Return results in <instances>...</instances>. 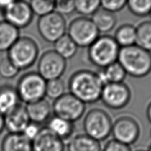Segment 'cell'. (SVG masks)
Listing matches in <instances>:
<instances>
[{
  "label": "cell",
  "instance_id": "cell-12",
  "mask_svg": "<svg viewBox=\"0 0 151 151\" xmlns=\"http://www.w3.org/2000/svg\"><path fill=\"white\" fill-rule=\"evenodd\" d=\"M66 60L55 50L46 51L38 62V73L46 81L58 79L66 69Z\"/></svg>",
  "mask_w": 151,
  "mask_h": 151
},
{
  "label": "cell",
  "instance_id": "cell-13",
  "mask_svg": "<svg viewBox=\"0 0 151 151\" xmlns=\"http://www.w3.org/2000/svg\"><path fill=\"white\" fill-rule=\"evenodd\" d=\"M2 14L5 21L19 30L30 25L34 17L30 4L25 1H12Z\"/></svg>",
  "mask_w": 151,
  "mask_h": 151
},
{
  "label": "cell",
  "instance_id": "cell-37",
  "mask_svg": "<svg viewBox=\"0 0 151 151\" xmlns=\"http://www.w3.org/2000/svg\"><path fill=\"white\" fill-rule=\"evenodd\" d=\"M5 129V121H4V115L0 113V134Z\"/></svg>",
  "mask_w": 151,
  "mask_h": 151
},
{
  "label": "cell",
  "instance_id": "cell-33",
  "mask_svg": "<svg viewBox=\"0 0 151 151\" xmlns=\"http://www.w3.org/2000/svg\"><path fill=\"white\" fill-rule=\"evenodd\" d=\"M55 12L61 15H68L75 12V1L59 0L55 1Z\"/></svg>",
  "mask_w": 151,
  "mask_h": 151
},
{
  "label": "cell",
  "instance_id": "cell-31",
  "mask_svg": "<svg viewBox=\"0 0 151 151\" xmlns=\"http://www.w3.org/2000/svg\"><path fill=\"white\" fill-rule=\"evenodd\" d=\"M20 71L16 68L7 56L0 59V76L5 79H12Z\"/></svg>",
  "mask_w": 151,
  "mask_h": 151
},
{
  "label": "cell",
  "instance_id": "cell-25",
  "mask_svg": "<svg viewBox=\"0 0 151 151\" xmlns=\"http://www.w3.org/2000/svg\"><path fill=\"white\" fill-rule=\"evenodd\" d=\"M136 45L151 52V21H145L136 27Z\"/></svg>",
  "mask_w": 151,
  "mask_h": 151
},
{
  "label": "cell",
  "instance_id": "cell-40",
  "mask_svg": "<svg viewBox=\"0 0 151 151\" xmlns=\"http://www.w3.org/2000/svg\"><path fill=\"white\" fill-rule=\"evenodd\" d=\"M147 151H151V145L150 146V147H149V149H148V150Z\"/></svg>",
  "mask_w": 151,
  "mask_h": 151
},
{
  "label": "cell",
  "instance_id": "cell-26",
  "mask_svg": "<svg viewBox=\"0 0 151 151\" xmlns=\"http://www.w3.org/2000/svg\"><path fill=\"white\" fill-rule=\"evenodd\" d=\"M102 70L106 78L107 84L109 83L123 82L127 76L125 70L117 61L103 68Z\"/></svg>",
  "mask_w": 151,
  "mask_h": 151
},
{
  "label": "cell",
  "instance_id": "cell-34",
  "mask_svg": "<svg viewBox=\"0 0 151 151\" xmlns=\"http://www.w3.org/2000/svg\"><path fill=\"white\" fill-rule=\"evenodd\" d=\"M101 151H132L131 147L111 139L105 145Z\"/></svg>",
  "mask_w": 151,
  "mask_h": 151
},
{
  "label": "cell",
  "instance_id": "cell-19",
  "mask_svg": "<svg viewBox=\"0 0 151 151\" xmlns=\"http://www.w3.org/2000/svg\"><path fill=\"white\" fill-rule=\"evenodd\" d=\"M68 151H101L100 142L85 133L74 135L68 141Z\"/></svg>",
  "mask_w": 151,
  "mask_h": 151
},
{
  "label": "cell",
  "instance_id": "cell-36",
  "mask_svg": "<svg viewBox=\"0 0 151 151\" xmlns=\"http://www.w3.org/2000/svg\"><path fill=\"white\" fill-rule=\"evenodd\" d=\"M12 0L11 1H0V12L4 13L7 7L9 6Z\"/></svg>",
  "mask_w": 151,
  "mask_h": 151
},
{
  "label": "cell",
  "instance_id": "cell-6",
  "mask_svg": "<svg viewBox=\"0 0 151 151\" xmlns=\"http://www.w3.org/2000/svg\"><path fill=\"white\" fill-rule=\"evenodd\" d=\"M47 81L37 72L25 74L18 80L15 89L19 100L26 105L44 99Z\"/></svg>",
  "mask_w": 151,
  "mask_h": 151
},
{
  "label": "cell",
  "instance_id": "cell-3",
  "mask_svg": "<svg viewBox=\"0 0 151 151\" xmlns=\"http://www.w3.org/2000/svg\"><path fill=\"white\" fill-rule=\"evenodd\" d=\"M120 49L114 38L104 35L88 47V59L94 66L103 69L117 61Z\"/></svg>",
  "mask_w": 151,
  "mask_h": 151
},
{
  "label": "cell",
  "instance_id": "cell-1",
  "mask_svg": "<svg viewBox=\"0 0 151 151\" xmlns=\"http://www.w3.org/2000/svg\"><path fill=\"white\" fill-rule=\"evenodd\" d=\"M104 86L96 72L82 69L75 72L69 78L70 92L83 104H94L100 99Z\"/></svg>",
  "mask_w": 151,
  "mask_h": 151
},
{
  "label": "cell",
  "instance_id": "cell-5",
  "mask_svg": "<svg viewBox=\"0 0 151 151\" xmlns=\"http://www.w3.org/2000/svg\"><path fill=\"white\" fill-rule=\"evenodd\" d=\"M112 126L113 121L110 115L100 108L89 110L83 121L85 134L99 142L111 135Z\"/></svg>",
  "mask_w": 151,
  "mask_h": 151
},
{
  "label": "cell",
  "instance_id": "cell-41",
  "mask_svg": "<svg viewBox=\"0 0 151 151\" xmlns=\"http://www.w3.org/2000/svg\"><path fill=\"white\" fill-rule=\"evenodd\" d=\"M149 15L150 16V17H151V11H150V14H149Z\"/></svg>",
  "mask_w": 151,
  "mask_h": 151
},
{
  "label": "cell",
  "instance_id": "cell-16",
  "mask_svg": "<svg viewBox=\"0 0 151 151\" xmlns=\"http://www.w3.org/2000/svg\"><path fill=\"white\" fill-rule=\"evenodd\" d=\"M26 109L30 121L40 125L48 122L52 112V106L45 98L26 105Z\"/></svg>",
  "mask_w": 151,
  "mask_h": 151
},
{
  "label": "cell",
  "instance_id": "cell-18",
  "mask_svg": "<svg viewBox=\"0 0 151 151\" xmlns=\"http://www.w3.org/2000/svg\"><path fill=\"white\" fill-rule=\"evenodd\" d=\"M1 151H33L32 142L23 133H8L2 140Z\"/></svg>",
  "mask_w": 151,
  "mask_h": 151
},
{
  "label": "cell",
  "instance_id": "cell-7",
  "mask_svg": "<svg viewBox=\"0 0 151 151\" xmlns=\"http://www.w3.org/2000/svg\"><path fill=\"white\" fill-rule=\"evenodd\" d=\"M67 30L68 35L78 47L88 48L99 36L92 19L82 16L72 20Z\"/></svg>",
  "mask_w": 151,
  "mask_h": 151
},
{
  "label": "cell",
  "instance_id": "cell-30",
  "mask_svg": "<svg viewBox=\"0 0 151 151\" xmlns=\"http://www.w3.org/2000/svg\"><path fill=\"white\" fill-rule=\"evenodd\" d=\"M65 93V84L61 78L47 81L46 96L56 100Z\"/></svg>",
  "mask_w": 151,
  "mask_h": 151
},
{
  "label": "cell",
  "instance_id": "cell-32",
  "mask_svg": "<svg viewBox=\"0 0 151 151\" xmlns=\"http://www.w3.org/2000/svg\"><path fill=\"white\" fill-rule=\"evenodd\" d=\"M127 5L125 0H104L100 1V7L102 9L114 14L122 10Z\"/></svg>",
  "mask_w": 151,
  "mask_h": 151
},
{
  "label": "cell",
  "instance_id": "cell-10",
  "mask_svg": "<svg viewBox=\"0 0 151 151\" xmlns=\"http://www.w3.org/2000/svg\"><path fill=\"white\" fill-rule=\"evenodd\" d=\"M141 127L135 119L129 115H121L113 122L111 134L115 141L124 145H133L138 141Z\"/></svg>",
  "mask_w": 151,
  "mask_h": 151
},
{
  "label": "cell",
  "instance_id": "cell-8",
  "mask_svg": "<svg viewBox=\"0 0 151 151\" xmlns=\"http://www.w3.org/2000/svg\"><path fill=\"white\" fill-rule=\"evenodd\" d=\"M39 35L45 41L55 43L66 35V22L64 17L55 11L43 17L37 21Z\"/></svg>",
  "mask_w": 151,
  "mask_h": 151
},
{
  "label": "cell",
  "instance_id": "cell-29",
  "mask_svg": "<svg viewBox=\"0 0 151 151\" xmlns=\"http://www.w3.org/2000/svg\"><path fill=\"white\" fill-rule=\"evenodd\" d=\"M127 6L133 15L137 17H145L150 14L151 0H131L127 1Z\"/></svg>",
  "mask_w": 151,
  "mask_h": 151
},
{
  "label": "cell",
  "instance_id": "cell-2",
  "mask_svg": "<svg viewBox=\"0 0 151 151\" xmlns=\"http://www.w3.org/2000/svg\"><path fill=\"white\" fill-rule=\"evenodd\" d=\"M117 62L132 77L143 78L151 72V52L137 45L121 48Z\"/></svg>",
  "mask_w": 151,
  "mask_h": 151
},
{
  "label": "cell",
  "instance_id": "cell-38",
  "mask_svg": "<svg viewBox=\"0 0 151 151\" xmlns=\"http://www.w3.org/2000/svg\"><path fill=\"white\" fill-rule=\"evenodd\" d=\"M147 117L148 120L151 123V101L149 104L147 108Z\"/></svg>",
  "mask_w": 151,
  "mask_h": 151
},
{
  "label": "cell",
  "instance_id": "cell-14",
  "mask_svg": "<svg viewBox=\"0 0 151 151\" xmlns=\"http://www.w3.org/2000/svg\"><path fill=\"white\" fill-rule=\"evenodd\" d=\"M65 142L52 133L47 127L40 131L33 141V151H64Z\"/></svg>",
  "mask_w": 151,
  "mask_h": 151
},
{
  "label": "cell",
  "instance_id": "cell-11",
  "mask_svg": "<svg viewBox=\"0 0 151 151\" xmlns=\"http://www.w3.org/2000/svg\"><path fill=\"white\" fill-rule=\"evenodd\" d=\"M131 98L129 86L123 82L109 83L102 89L100 99L105 106L111 109H121L127 106Z\"/></svg>",
  "mask_w": 151,
  "mask_h": 151
},
{
  "label": "cell",
  "instance_id": "cell-15",
  "mask_svg": "<svg viewBox=\"0 0 151 151\" xmlns=\"http://www.w3.org/2000/svg\"><path fill=\"white\" fill-rule=\"evenodd\" d=\"M4 121L8 133H22L31 122L25 106L21 104L4 115Z\"/></svg>",
  "mask_w": 151,
  "mask_h": 151
},
{
  "label": "cell",
  "instance_id": "cell-4",
  "mask_svg": "<svg viewBox=\"0 0 151 151\" xmlns=\"http://www.w3.org/2000/svg\"><path fill=\"white\" fill-rule=\"evenodd\" d=\"M39 46L29 37H20L7 51V56L19 70H25L35 63L39 56Z\"/></svg>",
  "mask_w": 151,
  "mask_h": 151
},
{
  "label": "cell",
  "instance_id": "cell-21",
  "mask_svg": "<svg viewBox=\"0 0 151 151\" xmlns=\"http://www.w3.org/2000/svg\"><path fill=\"white\" fill-rule=\"evenodd\" d=\"M19 37L18 29L6 21H0V52L9 50Z\"/></svg>",
  "mask_w": 151,
  "mask_h": 151
},
{
  "label": "cell",
  "instance_id": "cell-28",
  "mask_svg": "<svg viewBox=\"0 0 151 151\" xmlns=\"http://www.w3.org/2000/svg\"><path fill=\"white\" fill-rule=\"evenodd\" d=\"M29 4L33 14L39 17L49 14L55 10V1L52 0H33Z\"/></svg>",
  "mask_w": 151,
  "mask_h": 151
},
{
  "label": "cell",
  "instance_id": "cell-17",
  "mask_svg": "<svg viewBox=\"0 0 151 151\" xmlns=\"http://www.w3.org/2000/svg\"><path fill=\"white\" fill-rule=\"evenodd\" d=\"M47 127L64 142H68L74 136L75 130L74 123L57 116L54 115L50 117L47 122Z\"/></svg>",
  "mask_w": 151,
  "mask_h": 151
},
{
  "label": "cell",
  "instance_id": "cell-9",
  "mask_svg": "<svg viewBox=\"0 0 151 151\" xmlns=\"http://www.w3.org/2000/svg\"><path fill=\"white\" fill-rule=\"evenodd\" d=\"M52 108L55 116L74 123L84 115L86 104L70 93H65L54 101Z\"/></svg>",
  "mask_w": 151,
  "mask_h": 151
},
{
  "label": "cell",
  "instance_id": "cell-35",
  "mask_svg": "<svg viewBox=\"0 0 151 151\" xmlns=\"http://www.w3.org/2000/svg\"><path fill=\"white\" fill-rule=\"evenodd\" d=\"M40 129L41 128L40 127L39 125L30 122L28 124V125L26 127V128L24 129L22 133L32 142L38 135V134L40 131Z\"/></svg>",
  "mask_w": 151,
  "mask_h": 151
},
{
  "label": "cell",
  "instance_id": "cell-22",
  "mask_svg": "<svg viewBox=\"0 0 151 151\" xmlns=\"http://www.w3.org/2000/svg\"><path fill=\"white\" fill-rule=\"evenodd\" d=\"M91 19L98 29L99 33H107L112 31L117 22L115 14L102 9H99L92 16Z\"/></svg>",
  "mask_w": 151,
  "mask_h": 151
},
{
  "label": "cell",
  "instance_id": "cell-23",
  "mask_svg": "<svg viewBox=\"0 0 151 151\" xmlns=\"http://www.w3.org/2000/svg\"><path fill=\"white\" fill-rule=\"evenodd\" d=\"M136 27L131 24H124L116 30L113 38L120 48H124L136 45Z\"/></svg>",
  "mask_w": 151,
  "mask_h": 151
},
{
  "label": "cell",
  "instance_id": "cell-27",
  "mask_svg": "<svg viewBox=\"0 0 151 151\" xmlns=\"http://www.w3.org/2000/svg\"><path fill=\"white\" fill-rule=\"evenodd\" d=\"M100 7V1L99 0H77L75 1V12L82 15V17H88L93 15Z\"/></svg>",
  "mask_w": 151,
  "mask_h": 151
},
{
  "label": "cell",
  "instance_id": "cell-42",
  "mask_svg": "<svg viewBox=\"0 0 151 151\" xmlns=\"http://www.w3.org/2000/svg\"><path fill=\"white\" fill-rule=\"evenodd\" d=\"M150 137H151V130H150Z\"/></svg>",
  "mask_w": 151,
  "mask_h": 151
},
{
  "label": "cell",
  "instance_id": "cell-24",
  "mask_svg": "<svg viewBox=\"0 0 151 151\" xmlns=\"http://www.w3.org/2000/svg\"><path fill=\"white\" fill-rule=\"evenodd\" d=\"M55 50L65 60L74 57L78 50V46L68 35L61 37L55 43Z\"/></svg>",
  "mask_w": 151,
  "mask_h": 151
},
{
  "label": "cell",
  "instance_id": "cell-39",
  "mask_svg": "<svg viewBox=\"0 0 151 151\" xmlns=\"http://www.w3.org/2000/svg\"><path fill=\"white\" fill-rule=\"evenodd\" d=\"M134 151H147V150H144V149H138V150H134Z\"/></svg>",
  "mask_w": 151,
  "mask_h": 151
},
{
  "label": "cell",
  "instance_id": "cell-20",
  "mask_svg": "<svg viewBox=\"0 0 151 151\" xmlns=\"http://www.w3.org/2000/svg\"><path fill=\"white\" fill-rule=\"evenodd\" d=\"M19 101L15 87L8 84L0 86V113L6 115L20 104Z\"/></svg>",
  "mask_w": 151,
  "mask_h": 151
}]
</instances>
